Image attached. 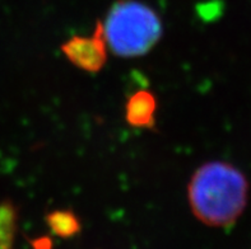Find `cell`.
I'll use <instances>...</instances> for the list:
<instances>
[{
	"label": "cell",
	"mask_w": 251,
	"mask_h": 249,
	"mask_svg": "<svg viewBox=\"0 0 251 249\" xmlns=\"http://www.w3.org/2000/svg\"><path fill=\"white\" fill-rule=\"evenodd\" d=\"M249 195L246 177L223 161L201 165L189 184L194 215L210 226H229L245 210Z\"/></svg>",
	"instance_id": "6da1fadb"
},
{
	"label": "cell",
	"mask_w": 251,
	"mask_h": 249,
	"mask_svg": "<svg viewBox=\"0 0 251 249\" xmlns=\"http://www.w3.org/2000/svg\"><path fill=\"white\" fill-rule=\"evenodd\" d=\"M102 24L112 52L124 57L148 52L162 33V23L157 13L137 0L115 3Z\"/></svg>",
	"instance_id": "7a4b0ae2"
},
{
	"label": "cell",
	"mask_w": 251,
	"mask_h": 249,
	"mask_svg": "<svg viewBox=\"0 0 251 249\" xmlns=\"http://www.w3.org/2000/svg\"><path fill=\"white\" fill-rule=\"evenodd\" d=\"M61 51L76 68L88 73H99L107 61V44L103 24L101 22L97 23L91 37H72L61 45Z\"/></svg>",
	"instance_id": "3957f363"
},
{
	"label": "cell",
	"mask_w": 251,
	"mask_h": 249,
	"mask_svg": "<svg viewBox=\"0 0 251 249\" xmlns=\"http://www.w3.org/2000/svg\"><path fill=\"white\" fill-rule=\"evenodd\" d=\"M157 101L154 95L148 91L134 93L125 106V120L129 125L139 129H152L154 126V114Z\"/></svg>",
	"instance_id": "277c9868"
},
{
	"label": "cell",
	"mask_w": 251,
	"mask_h": 249,
	"mask_svg": "<svg viewBox=\"0 0 251 249\" xmlns=\"http://www.w3.org/2000/svg\"><path fill=\"white\" fill-rule=\"evenodd\" d=\"M18 212L10 201L0 204V249H13L17 233Z\"/></svg>",
	"instance_id": "5b68a950"
},
{
	"label": "cell",
	"mask_w": 251,
	"mask_h": 249,
	"mask_svg": "<svg viewBox=\"0 0 251 249\" xmlns=\"http://www.w3.org/2000/svg\"><path fill=\"white\" fill-rule=\"evenodd\" d=\"M49 226L59 237H72L79 231V220L70 210H55L46 216Z\"/></svg>",
	"instance_id": "8992f818"
}]
</instances>
